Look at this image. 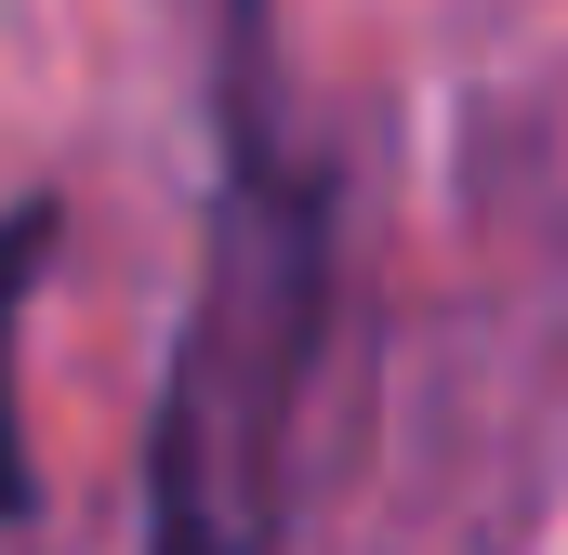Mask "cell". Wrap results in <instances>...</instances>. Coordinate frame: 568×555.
<instances>
[{
  "mask_svg": "<svg viewBox=\"0 0 568 555\" xmlns=\"http://www.w3.org/2000/svg\"><path fill=\"white\" fill-rule=\"evenodd\" d=\"M53 252V199L0 212V516H27V436H13V317H27V278Z\"/></svg>",
  "mask_w": 568,
  "mask_h": 555,
  "instance_id": "6da1fadb",
  "label": "cell"
}]
</instances>
